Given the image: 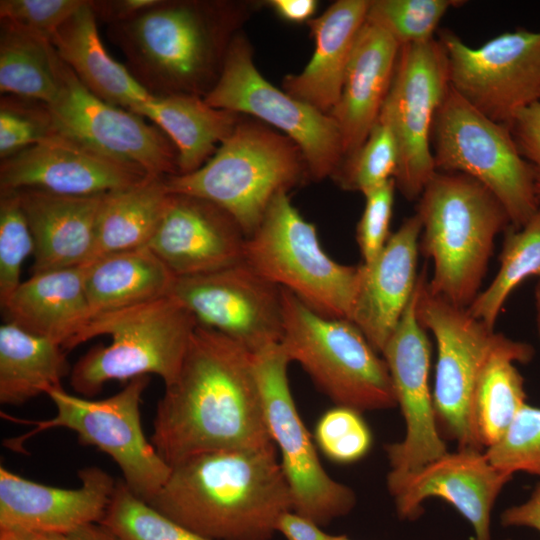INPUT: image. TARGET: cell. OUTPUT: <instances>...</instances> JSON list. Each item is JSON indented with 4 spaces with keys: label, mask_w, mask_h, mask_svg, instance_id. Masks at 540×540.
Instances as JSON below:
<instances>
[{
    "label": "cell",
    "mask_w": 540,
    "mask_h": 540,
    "mask_svg": "<svg viewBox=\"0 0 540 540\" xmlns=\"http://www.w3.org/2000/svg\"><path fill=\"white\" fill-rule=\"evenodd\" d=\"M150 442L170 467L201 453L274 444L253 353L198 325L157 402Z\"/></svg>",
    "instance_id": "obj_1"
},
{
    "label": "cell",
    "mask_w": 540,
    "mask_h": 540,
    "mask_svg": "<svg viewBox=\"0 0 540 540\" xmlns=\"http://www.w3.org/2000/svg\"><path fill=\"white\" fill-rule=\"evenodd\" d=\"M275 444L201 453L174 465L147 503L210 540H270L292 496Z\"/></svg>",
    "instance_id": "obj_2"
},
{
    "label": "cell",
    "mask_w": 540,
    "mask_h": 540,
    "mask_svg": "<svg viewBox=\"0 0 540 540\" xmlns=\"http://www.w3.org/2000/svg\"><path fill=\"white\" fill-rule=\"evenodd\" d=\"M419 250L433 262L429 291L468 308L488 270L495 238L510 219L481 183L460 173L437 171L419 197Z\"/></svg>",
    "instance_id": "obj_3"
},
{
    "label": "cell",
    "mask_w": 540,
    "mask_h": 540,
    "mask_svg": "<svg viewBox=\"0 0 540 540\" xmlns=\"http://www.w3.org/2000/svg\"><path fill=\"white\" fill-rule=\"evenodd\" d=\"M198 325L172 295L94 315L76 346L100 335H109L111 342L92 347L75 363L70 384L85 397L97 395L109 381L151 374L167 386L176 378Z\"/></svg>",
    "instance_id": "obj_4"
},
{
    "label": "cell",
    "mask_w": 540,
    "mask_h": 540,
    "mask_svg": "<svg viewBox=\"0 0 540 540\" xmlns=\"http://www.w3.org/2000/svg\"><path fill=\"white\" fill-rule=\"evenodd\" d=\"M301 151L266 128L238 123L197 170L165 176L170 193L206 199L229 213L249 237L270 203L296 185L306 166Z\"/></svg>",
    "instance_id": "obj_5"
},
{
    "label": "cell",
    "mask_w": 540,
    "mask_h": 540,
    "mask_svg": "<svg viewBox=\"0 0 540 540\" xmlns=\"http://www.w3.org/2000/svg\"><path fill=\"white\" fill-rule=\"evenodd\" d=\"M281 345L335 406L359 412L397 406L387 364L348 319L325 317L282 288Z\"/></svg>",
    "instance_id": "obj_6"
},
{
    "label": "cell",
    "mask_w": 540,
    "mask_h": 540,
    "mask_svg": "<svg viewBox=\"0 0 540 540\" xmlns=\"http://www.w3.org/2000/svg\"><path fill=\"white\" fill-rule=\"evenodd\" d=\"M243 261L317 313L351 321L360 265L332 259L321 247L315 226L278 193L258 228L246 239Z\"/></svg>",
    "instance_id": "obj_7"
},
{
    "label": "cell",
    "mask_w": 540,
    "mask_h": 540,
    "mask_svg": "<svg viewBox=\"0 0 540 540\" xmlns=\"http://www.w3.org/2000/svg\"><path fill=\"white\" fill-rule=\"evenodd\" d=\"M431 145L436 170L481 183L504 207L513 227L525 225L540 206L531 166L510 126L485 116L450 85L434 118Z\"/></svg>",
    "instance_id": "obj_8"
},
{
    "label": "cell",
    "mask_w": 540,
    "mask_h": 540,
    "mask_svg": "<svg viewBox=\"0 0 540 540\" xmlns=\"http://www.w3.org/2000/svg\"><path fill=\"white\" fill-rule=\"evenodd\" d=\"M214 19L200 5L160 1L139 15L112 24L130 72L154 96L197 95L217 56Z\"/></svg>",
    "instance_id": "obj_9"
},
{
    "label": "cell",
    "mask_w": 540,
    "mask_h": 540,
    "mask_svg": "<svg viewBox=\"0 0 540 540\" xmlns=\"http://www.w3.org/2000/svg\"><path fill=\"white\" fill-rule=\"evenodd\" d=\"M149 381L150 376L133 378L119 392L100 400L72 395L63 387L51 389L46 395L56 408L55 415L41 421L13 419L34 428L5 440L4 444L20 452L24 442L40 432L59 427L69 429L82 445L93 446L109 455L121 470L125 485L148 502L171 472L142 427L141 401Z\"/></svg>",
    "instance_id": "obj_10"
},
{
    "label": "cell",
    "mask_w": 540,
    "mask_h": 540,
    "mask_svg": "<svg viewBox=\"0 0 540 540\" xmlns=\"http://www.w3.org/2000/svg\"><path fill=\"white\" fill-rule=\"evenodd\" d=\"M427 283L424 269L417 280L416 314L437 345L432 394L438 427L458 448L482 450L472 426V399L488 358L510 338L474 318L467 308L433 295Z\"/></svg>",
    "instance_id": "obj_11"
},
{
    "label": "cell",
    "mask_w": 540,
    "mask_h": 540,
    "mask_svg": "<svg viewBox=\"0 0 540 540\" xmlns=\"http://www.w3.org/2000/svg\"><path fill=\"white\" fill-rule=\"evenodd\" d=\"M255 373L262 396L267 427L281 455L292 510L320 526L343 517L356 504L354 491L333 479L319 459L291 394L290 360L281 343L253 353Z\"/></svg>",
    "instance_id": "obj_12"
},
{
    "label": "cell",
    "mask_w": 540,
    "mask_h": 540,
    "mask_svg": "<svg viewBox=\"0 0 540 540\" xmlns=\"http://www.w3.org/2000/svg\"><path fill=\"white\" fill-rule=\"evenodd\" d=\"M203 99L211 107L253 115L285 132L315 180L333 176L343 162L334 119L268 82L255 67L243 37L230 42L219 76Z\"/></svg>",
    "instance_id": "obj_13"
},
{
    "label": "cell",
    "mask_w": 540,
    "mask_h": 540,
    "mask_svg": "<svg viewBox=\"0 0 540 540\" xmlns=\"http://www.w3.org/2000/svg\"><path fill=\"white\" fill-rule=\"evenodd\" d=\"M439 35L449 85L488 118L510 126L521 111L540 101V31L517 28L477 48L452 31Z\"/></svg>",
    "instance_id": "obj_14"
},
{
    "label": "cell",
    "mask_w": 540,
    "mask_h": 540,
    "mask_svg": "<svg viewBox=\"0 0 540 540\" xmlns=\"http://www.w3.org/2000/svg\"><path fill=\"white\" fill-rule=\"evenodd\" d=\"M448 86L447 57L439 40L400 47L379 115L393 130L398 147L394 180L408 200L419 199L437 172L432 127Z\"/></svg>",
    "instance_id": "obj_15"
},
{
    "label": "cell",
    "mask_w": 540,
    "mask_h": 540,
    "mask_svg": "<svg viewBox=\"0 0 540 540\" xmlns=\"http://www.w3.org/2000/svg\"><path fill=\"white\" fill-rule=\"evenodd\" d=\"M58 78L57 96L47 104L56 132L150 175L178 173L177 151L158 127L94 95L60 58Z\"/></svg>",
    "instance_id": "obj_16"
},
{
    "label": "cell",
    "mask_w": 540,
    "mask_h": 540,
    "mask_svg": "<svg viewBox=\"0 0 540 540\" xmlns=\"http://www.w3.org/2000/svg\"><path fill=\"white\" fill-rule=\"evenodd\" d=\"M170 295L190 310L199 325L226 335L251 353L281 342L282 288L244 261L176 277Z\"/></svg>",
    "instance_id": "obj_17"
},
{
    "label": "cell",
    "mask_w": 540,
    "mask_h": 540,
    "mask_svg": "<svg viewBox=\"0 0 540 540\" xmlns=\"http://www.w3.org/2000/svg\"><path fill=\"white\" fill-rule=\"evenodd\" d=\"M416 301L417 287L381 353L405 424L402 440L385 446L390 467L387 476L414 472L448 452L429 386L430 342L418 321Z\"/></svg>",
    "instance_id": "obj_18"
},
{
    "label": "cell",
    "mask_w": 540,
    "mask_h": 540,
    "mask_svg": "<svg viewBox=\"0 0 540 540\" xmlns=\"http://www.w3.org/2000/svg\"><path fill=\"white\" fill-rule=\"evenodd\" d=\"M512 477L482 450L466 447L448 451L414 472L387 476L386 483L400 519H417L428 498H440L469 522L476 540H490L493 506Z\"/></svg>",
    "instance_id": "obj_19"
},
{
    "label": "cell",
    "mask_w": 540,
    "mask_h": 540,
    "mask_svg": "<svg viewBox=\"0 0 540 540\" xmlns=\"http://www.w3.org/2000/svg\"><path fill=\"white\" fill-rule=\"evenodd\" d=\"M143 169L107 158L58 132L1 161L0 190L96 196L141 183Z\"/></svg>",
    "instance_id": "obj_20"
},
{
    "label": "cell",
    "mask_w": 540,
    "mask_h": 540,
    "mask_svg": "<svg viewBox=\"0 0 540 540\" xmlns=\"http://www.w3.org/2000/svg\"><path fill=\"white\" fill-rule=\"evenodd\" d=\"M246 239L234 218L218 205L200 197L170 193L148 247L176 277H181L242 262Z\"/></svg>",
    "instance_id": "obj_21"
},
{
    "label": "cell",
    "mask_w": 540,
    "mask_h": 540,
    "mask_svg": "<svg viewBox=\"0 0 540 540\" xmlns=\"http://www.w3.org/2000/svg\"><path fill=\"white\" fill-rule=\"evenodd\" d=\"M80 486L34 482L0 467V530L65 531L103 520L117 482L105 470L78 471Z\"/></svg>",
    "instance_id": "obj_22"
},
{
    "label": "cell",
    "mask_w": 540,
    "mask_h": 540,
    "mask_svg": "<svg viewBox=\"0 0 540 540\" xmlns=\"http://www.w3.org/2000/svg\"><path fill=\"white\" fill-rule=\"evenodd\" d=\"M421 231L419 216L408 217L380 254L360 265L351 321L380 354L415 292Z\"/></svg>",
    "instance_id": "obj_23"
},
{
    "label": "cell",
    "mask_w": 540,
    "mask_h": 540,
    "mask_svg": "<svg viewBox=\"0 0 540 540\" xmlns=\"http://www.w3.org/2000/svg\"><path fill=\"white\" fill-rule=\"evenodd\" d=\"M400 46L378 25L365 21L346 66L341 94L329 112L339 129L344 160L362 146L389 91Z\"/></svg>",
    "instance_id": "obj_24"
},
{
    "label": "cell",
    "mask_w": 540,
    "mask_h": 540,
    "mask_svg": "<svg viewBox=\"0 0 540 540\" xmlns=\"http://www.w3.org/2000/svg\"><path fill=\"white\" fill-rule=\"evenodd\" d=\"M17 191L34 240L32 274L88 263L106 194L71 196L35 188Z\"/></svg>",
    "instance_id": "obj_25"
},
{
    "label": "cell",
    "mask_w": 540,
    "mask_h": 540,
    "mask_svg": "<svg viewBox=\"0 0 540 540\" xmlns=\"http://www.w3.org/2000/svg\"><path fill=\"white\" fill-rule=\"evenodd\" d=\"M1 308L6 322L70 350L92 318L83 267L32 274Z\"/></svg>",
    "instance_id": "obj_26"
},
{
    "label": "cell",
    "mask_w": 540,
    "mask_h": 540,
    "mask_svg": "<svg viewBox=\"0 0 540 540\" xmlns=\"http://www.w3.org/2000/svg\"><path fill=\"white\" fill-rule=\"evenodd\" d=\"M369 5V0H339L308 21L314 53L300 74L285 77L286 93L329 114L339 100L346 66Z\"/></svg>",
    "instance_id": "obj_27"
},
{
    "label": "cell",
    "mask_w": 540,
    "mask_h": 540,
    "mask_svg": "<svg viewBox=\"0 0 540 540\" xmlns=\"http://www.w3.org/2000/svg\"><path fill=\"white\" fill-rule=\"evenodd\" d=\"M59 58L94 95L136 113L152 94L128 68L106 51L97 28L92 1L76 11L53 35Z\"/></svg>",
    "instance_id": "obj_28"
},
{
    "label": "cell",
    "mask_w": 540,
    "mask_h": 540,
    "mask_svg": "<svg viewBox=\"0 0 540 540\" xmlns=\"http://www.w3.org/2000/svg\"><path fill=\"white\" fill-rule=\"evenodd\" d=\"M82 267L92 317L168 296L176 279L148 246L104 254Z\"/></svg>",
    "instance_id": "obj_29"
},
{
    "label": "cell",
    "mask_w": 540,
    "mask_h": 540,
    "mask_svg": "<svg viewBox=\"0 0 540 540\" xmlns=\"http://www.w3.org/2000/svg\"><path fill=\"white\" fill-rule=\"evenodd\" d=\"M135 114L149 118L177 151V174L191 173L207 162L216 145L238 125L237 114L209 106L197 95L152 96Z\"/></svg>",
    "instance_id": "obj_30"
},
{
    "label": "cell",
    "mask_w": 540,
    "mask_h": 540,
    "mask_svg": "<svg viewBox=\"0 0 540 540\" xmlns=\"http://www.w3.org/2000/svg\"><path fill=\"white\" fill-rule=\"evenodd\" d=\"M534 348L510 339L495 350L478 378L471 407L473 431L480 447L490 448L506 434L526 404L524 380L516 363H527Z\"/></svg>",
    "instance_id": "obj_31"
},
{
    "label": "cell",
    "mask_w": 540,
    "mask_h": 540,
    "mask_svg": "<svg viewBox=\"0 0 540 540\" xmlns=\"http://www.w3.org/2000/svg\"><path fill=\"white\" fill-rule=\"evenodd\" d=\"M71 369L58 343L11 322L0 326V403L18 406L62 387Z\"/></svg>",
    "instance_id": "obj_32"
},
{
    "label": "cell",
    "mask_w": 540,
    "mask_h": 540,
    "mask_svg": "<svg viewBox=\"0 0 540 540\" xmlns=\"http://www.w3.org/2000/svg\"><path fill=\"white\" fill-rule=\"evenodd\" d=\"M169 191L165 176L150 175L132 187L104 196L96 224L92 259L146 247L165 211Z\"/></svg>",
    "instance_id": "obj_33"
},
{
    "label": "cell",
    "mask_w": 540,
    "mask_h": 540,
    "mask_svg": "<svg viewBox=\"0 0 540 540\" xmlns=\"http://www.w3.org/2000/svg\"><path fill=\"white\" fill-rule=\"evenodd\" d=\"M59 56L50 40L1 21L0 91L50 104L57 96Z\"/></svg>",
    "instance_id": "obj_34"
},
{
    "label": "cell",
    "mask_w": 540,
    "mask_h": 540,
    "mask_svg": "<svg viewBox=\"0 0 540 540\" xmlns=\"http://www.w3.org/2000/svg\"><path fill=\"white\" fill-rule=\"evenodd\" d=\"M499 270L468 312L495 329L498 316L513 290L525 279L540 276V206L522 227H508L499 256Z\"/></svg>",
    "instance_id": "obj_35"
},
{
    "label": "cell",
    "mask_w": 540,
    "mask_h": 540,
    "mask_svg": "<svg viewBox=\"0 0 540 540\" xmlns=\"http://www.w3.org/2000/svg\"><path fill=\"white\" fill-rule=\"evenodd\" d=\"M101 523L118 540H210L153 508L122 480L117 481Z\"/></svg>",
    "instance_id": "obj_36"
},
{
    "label": "cell",
    "mask_w": 540,
    "mask_h": 540,
    "mask_svg": "<svg viewBox=\"0 0 540 540\" xmlns=\"http://www.w3.org/2000/svg\"><path fill=\"white\" fill-rule=\"evenodd\" d=\"M397 166L398 147L393 130L379 115L359 150L345 159L333 176L343 189L364 195L394 179Z\"/></svg>",
    "instance_id": "obj_37"
},
{
    "label": "cell",
    "mask_w": 540,
    "mask_h": 540,
    "mask_svg": "<svg viewBox=\"0 0 540 540\" xmlns=\"http://www.w3.org/2000/svg\"><path fill=\"white\" fill-rule=\"evenodd\" d=\"M463 3L457 0H373L366 20L384 29L401 47L434 39V32L447 11Z\"/></svg>",
    "instance_id": "obj_38"
},
{
    "label": "cell",
    "mask_w": 540,
    "mask_h": 540,
    "mask_svg": "<svg viewBox=\"0 0 540 540\" xmlns=\"http://www.w3.org/2000/svg\"><path fill=\"white\" fill-rule=\"evenodd\" d=\"M33 236L17 190H0V305L20 285L22 265L33 255Z\"/></svg>",
    "instance_id": "obj_39"
},
{
    "label": "cell",
    "mask_w": 540,
    "mask_h": 540,
    "mask_svg": "<svg viewBox=\"0 0 540 540\" xmlns=\"http://www.w3.org/2000/svg\"><path fill=\"white\" fill-rule=\"evenodd\" d=\"M315 443L331 461L350 464L362 459L372 445V434L361 412L335 406L318 420Z\"/></svg>",
    "instance_id": "obj_40"
},
{
    "label": "cell",
    "mask_w": 540,
    "mask_h": 540,
    "mask_svg": "<svg viewBox=\"0 0 540 540\" xmlns=\"http://www.w3.org/2000/svg\"><path fill=\"white\" fill-rule=\"evenodd\" d=\"M485 454L500 470L540 476V408L525 404L504 437Z\"/></svg>",
    "instance_id": "obj_41"
},
{
    "label": "cell",
    "mask_w": 540,
    "mask_h": 540,
    "mask_svg": "<svg viewBox=\"0 0 540 540\" xmlns=\"http://www.w3.org/2000/svg\"><path fill=\"white\" fill-rule=\"evenodd\" d=\"M19 98V97H18ZM2 98L0 158H8L56 133L47 105L33 100Z\"/></svg>",
    "instance_id": "obj_42"
},
{
    "label": "cell",
    "mask_w": 540,
    "mask_h": 540,
    "mask_svg": "<svg viewBox=\"0 0 540 540\" xmlns=\"http://www.w3.org/2000/svg\"><path fill=\"white\" fill-rule=\"evenodd\" d=\"M86 0H1L0 18L24 32L51 41Z\"/></svg>",
    "instance_id": "obj_43"
},
{
    "label": "cell",
    "mask_w": 540,
    "mask_h": 540,
    "mask_svg": "<svg viewBox=\"0 0 540 540\" xmlns=\"http://www.w3.org/2000/svg\"><path fill=\"white\" fill-rule=\"evenodd\" d=\"M396 184L391 179L364 194L365 206L356 228V241L364 264L372 262L389 237Z\"/></svg>",
    "instance_id": "obj_44"
},
{
    "label": "cell",
    "mask_w": 540,
    "mask_h": 540,
    "mask_svg": "<svg viewBox=\"0 0 540 540\" xmlns=\"http://www.w3.org/2000/svg\"><path fill=\"white\" fill-rule=\"evenodd\" d=\"M521 155L531 166L540 200V102L521 111L510 125Z\"/></svg>",
    "instance_id": "obj_45"
},
{
    "label": "cell",
    "mask_w": 540,
    "mask_h": 540,
    "mask_svg": "<svg viewBox=\"0 0 540 540\" xmlns=\"http://www.w3.org/2000/svg\"><path fill=\"white\" fill-rule=\"evenodd\" d=\"M0 540H118L102 523L65 531L0 530Z\"/></svg>",
    "instance_id": "obj_46"
},
{
    "label": "cell",
    "mask_w": 540,
    "mask_h": 540,
    "mask_svg": "<svg viewBox=\"0 0 540 540\" xmlns=\"http://www.w3.org/2000/svg\"><path fill=\"white\" fill-rule=\"evenodd\" d=\"M276 532L281 533L287 540H333L335 537L323 531L314 521L293 510L280 516Z\"/></svg>",
    "instance_id": "obj_47"
},
{
    "label": "cell",
    "mask_w": 540,
    "mask_h": 540,
    "mask_svg": "<svg viewBox=\"0 0 540 540\" xmlns=\"http://www.w3.org/2000/svg\"><path fill=\"white\" fill-rule=\"evenodd\" d=\"M161 0H117L92 1V7L98 17L112 24L129 20L154 7Z\"/></svg>",
    "instance_id": "obj_48"
},
{
    "label": "cell",
    "mask_w": 540,
    "mask_h": 540,
    "mask_svg": "<svg viewBox=\"0 0 540 540\" xmlns=\"http://www.w3.org/2000/svg\"><path fill=\"white\" fill-rule=\"evenodd\" d=\"M500 523L504 527H528L540 533V483L525 502L505 509Z\"/></svg>",
    "instance_id": "obj_49"
},
{
    "label": "cell",
    "mask_w": 540,
    "mask_h": 540,
    "mask_svg": "<svg viewBox=\"0 0 540 540\" xmlns=\"http://www.w3.org/2000/svg\"><path fill=\"white\" fill-rule=\"evenodd\" d=\"M270 6L283 19L291 22H303L311 20L317 3L314 0H273Z\"/></svg>",
    "instance_id": "obj_50"
},
{
    "label": "cell",
    "mask_w": 540,
    "mask_h": 540,
    "mask_svg": "<svg viewBox=\"0 0 540 540\" xmlns=\"http://www.w3.org/2000/svg\"><path fill=\"white\" fill-rule=\"evenodd\" d=\"M534 303L536 328L540 337V276L537 278V284L534 291Z\"/></svg>",
    "instance_id": "obj_51"
},
{
    "label": "cell",
    "mask_w": 540,
    "mask_h": 540,
    "mask_svg": "<svg viewBox=\"0 0 540 540\" xmlns=\"http://www.w3.org/2000/svg\"><path fill=\"white\" fill-rule=\"evenodd\" d=\"M333 540H351L345 535H335Z\"/></svg>",
    "instance_id": "obj_52"
},
{
    "label": "cell",
    "mask_w": 540,
    "mask_h": 540,
    "mask_svg": "<svg viewBox=\"0 0 540 540\" xmlns=\"http://www.w3.org/2000/svg\"><path fill=\"white\" fill-rule=\"evenodd\" d=\"M540 102V101H539Z\"/></svg>",
    "instance_id": "obj_53"
}]
</instances>
